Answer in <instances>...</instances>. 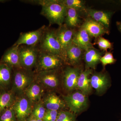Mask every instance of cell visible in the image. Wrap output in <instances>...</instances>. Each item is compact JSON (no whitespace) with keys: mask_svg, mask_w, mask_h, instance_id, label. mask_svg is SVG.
Returning <instances> with one entry per match:
<instances>
[{"mask_svg":"<svg viewBox=\"0 0 121 121\" xmlns=\"http://www.w3.org/2000/svg\"><path fill=\"white\" fill-rule=\"evenodd\" d=\"M41 101L46 109L48 110L59 112L67 107L64 99L53 91H46Z\"/></svg>","mask_w":121,"mask_h":121,"instance_id":"30bf717a","label":"cell"},{"mask_svg":"<svg viewBox=\"0 0 121 121\" xmlns=\"http://www.w3.org/2000/svg\"><path fill=\"white\" fill-rule=\"evenodd\" d=\"M1 64V62L0 61V64Z\"/></svg>","mask_w":121,"mask_h":121,"instance_id":"836d02e7","label":"cell"},{"mask_svg":"<svg viewBox=\"0 0 121 121\" xmlns=\"http://www.w3.org/2000/svg\"><path fill=\"white\" fill-rule=\"evenodd\" d=\"M97 44L101 50L107 51L108 49H112L113 44L110 41L102 37H99L97 41Z\"/></svg>","mask_w":121,"mask_h":121,"instance_id":"f1b7e54d","label":"cell"},{"mask_svg":"<svg viewBox=\"0 0 121 121\" xmlns=\"http://www.w3.org/2000/svg\"><path fill=\"white\" fill-rule=\"evenodd\" d=\"M87 13L91 18L101 24L108 29L110 27L111 19L113 12L110 11H100L94 9H86Z\"/></svg>","mask_w":121,"mask_h":121,"instance_id":"2e32d148","label":"cell"},{"mask_svg":"<svg viewBox=\"0 0 121 121\" xmlns=\"http://www.w3.org/2000/svg\"><path fill=\"white\" fill-rule=\"evenodd\" d=\"M104 51L100 52L94 47L84 51V58L86 69H95L100 62Z\"/></svg>","mask_w":121,"mask_h":121,"instance_id":"ac0fdd59","label":"cell"},{"mask_svg":"<svg viewBox=\"0 0 121 121\" xmlns=\"http://www.w3.org/2000/svg\"><path fill=\"white\" fill-rule=\"evenodd\" d=\"M66 11L67 7L59 0H47L42 7L40 14L48 20L50 25L56 24L60 26L64 23Z\"/></svg>","mask_w":121,"mask_h":121,"instance_id":"6da1fadb","label":"cell"},{"mask_svg":"<svg viewBox=\"0 0 121 121\" xmlns=\"http://www.w3.org/2000/svg\"><path fill=\"white\" fill-rule=\"evenodd\" d=\"M38 45L41 51L61 56L65 60V54L57 39L55 29L46 26Z\"/></svg>","mask_w":121,"mask_h":121,"instance_id":"3957f363","label":"cell"},{"mask_svg":"<svg viewBox=\"0 0 121 121\" xmlns=\"http://www.w3.org/2000/svg\"><path fill=\"white\" fill-rule=\"evenodd\" d=\"M21 67L28 70L35 69L39 49V45L19 46Z\"/></svg>","mask_w":121,"mask_h":121,"instance_id":"5b68a950","label":"cell"},{"mask_svg":"<svg viewBox=\"0 0 121 121\" xmlns=\"http://www.w3.org/2000/svg\"><path fill=\"white\" fill-rule=\"evenodd\" d=\"M0 61L1 64L13 69L21 67L19 46L13 45L9 48L4 52Z\"/></svg>","mask_w":121,"mask_h":121,"instance_id":"4fadbf2b","label":"cell"},{"mask_svg":"<svg viewBox=\"0 0 121 121\" xmlns=\"http://www.w3.org/2000/svg\"><path fill=\"white\" fill-rule=\"evenodd\" d=\"M81 27L86 30L91 37L99 38L104 34L109 33L108 29L91 18L86 20Z\"/></svg>","mask_w":121,"mask_h":121,"instance_id":"9a60e30c","label":"cell"},{"mask_svg":"<svg viewBox=\"0 0 121 121\" xmlns=\"http://www.w3.org/2000/svg\"><path fill=\"white\" fill-rule=\"evenodd\" d=\"M13 69L7 65L0 64V90L11 89Z\"/></svg>","mask_w":121,"mask_h":121,"instance_id":"603a6c76","label":"cell"},{"mask_svg":"<svg viewBox=\"0 0 121 121\" xmlns=\"http://www.w3.org/2000/svg\"><path fill=\"white\" fill-rule=\"evenodd\" d=\"M116 25H117L118 29L119 32H120L121 33V22L117 21V22H116Z\"/></svg>","mask_w":121,"mask_h":121,"instance_id":"d6a6232c","label":"cell"},{"mask_svg":"<svg viewBox=\"0 0 121 121\" xmlns=\"http://www.w3.org/2000/svg\"><path fill=\"white\" fill-rule=\"evenodd\" d=\"M33 105L24 94L17 95L12 106L17 121H26L30 117Z\"/></svg>","mask_w":121,"mask_h":121,"instance_id":"ba28073f","label":"cell"},{"mask_svg":"<svg viewBox=\"0 0 121 121\" xmlns=\"http://www.w3.org/2000/svg\"><path fill=\"white\" fill-rule=\"evenodd\" d=\"M64 22L66 25L71 28L77 27L80 22L78 11L75 9L67 8Z\"/></svg>","mask_w":121,"mask_h":121,"instance_id":"cb8c5ba5","label":"cell"},{"mask_svg":"<svg viewBox=\"0 0 121 121\" xmlns=\"http://www.w3.org/2000/svg\"><path fill=\"white\" fill-rule=\"evenodd\" d=\"M56 121H76L75 114L67 111H59Z\"/></svg>","mask_w":121,"mask_h":121,"instance_id":"83f0119b","label":"cell"},{"mask_svg":"<svg viewBox=\"0 0 121 121\" xmlns=\"http://www.w3.org/2000/svg\"><path fill=\"white\" fill-rule=\"evenodd\" d=\"M92 72V69H86L84 71L81 72L78 78L76 89L86 95L90 94L92 91L90 78H89Z\"/></svg>","mask_w":121,"mask_h":121,"instance_id":"ffe728a7","label":"cell"},{"mask_svg":"<svg viewBox=\"0 0 121 121\" xmlns=\"http://www.w3.org/2000/svg\"><path fill=\"white\" fill-rule=\"evenodd\" d=\"M26 121H43L42 119H36L29 117Z\"/></svg>","mask_w":121,"mask_h":121,"instance_id":"1f68e13d","label":"cell"},{"mask_svg":"<svg viewBox=\"0 0 121 121\" xmlns=\"http://www.w3.org/2000/svg\"><path fill=\"white\" fill-rule=\"evenodd\" d=\"M56 36L65 54V51L73 43L75 31L65 24L56 30Z\"/></svg>","mask_w":121,"mask_h":121,"instance_id":"7c38bea8","label":"cell"},{"mask_svg":"<svg viewBox=\"0 0 121 121\" xmlns=\"http://www.w3.org/2000/svg\"><path fill=\"white\" fill-rule=\"evenodd\" d=\"M90 82L92 88L95 89L97 94H100L104 93L107 89L109 81L106 74L95 73L91 76Z\"/></svg>","mask_w":121,"mask_h":121,"instance_id":"e0dca14e","label":"cell"},{"mask_svg":"<svg viewBox=\"0 0 121 121\" xmlns=\"http://www.w3.org/2000/svg\"><path fill=\"white\" fill-rule=\"evenodd\" d=\"M46 27L45 25H43L40 28L35 31L22 33L20 35L19 39L13 45L35 46L39 45Z\"/></svg>","mask_w":121,"mask_h":121,"instance_id":"9c48e42d","label":"cell"},{"mask_svg":"<svg viewBox=\"0 0 121 121\" xmlns=\"http://www.w3.org/2000/svg\"><path fill=\"white\" fill-rule=\"evenodd\" d=\"M17 97L11 89L0 90V114L13 106Z\"/></svg>","mask_w":121,"mask_h":121,"instance_id":"7402d4cb","label":"cell"},{"mask_svg":"<svg viewBox=\"0 0 121 121\" xmlns=\"http://www.w3.org/2000/svg\"><path fill=\"white\" fill-rule=\"evenodd\" d=\"M61 69L35 73V79L41 84L46 91H53L59 87L60 84V74L59 72Z\"/></svg>","mask_w":121,"mask_h":121,"instance_id":"8992f818","label":"cell"},{"mask_svg":"<svg viewBox=\"0 0 121 121\" xmlns=\"http://www.w3.org/2000/svg\"><path fill=\"white\" fill-rule=\"evenodd\" d=\"M0 121H17L13 106L0 114Z\"/></svg>","mask_w":121,"mask_h":121,"instance_id":"4316f807","label":"cell"},{"mask_svg":"<svg viewBox=\"0 0 121 121\" xmlns=\"http://www.w3.org/2000/svg\"><path fill=\"white\" fill-rule=\"evenodd\" d=\"M13 69L11 88L17 95L24 94L25 90L35 80L36 73L34 70L22 67Z\"/></svg>","mask_w":121,"mask_h":121,"instance_id":"7a4b0ae2","label":"cell"},{"mask_svg":"<svg viewBox=\"0 0 121 121\" xmlns=\"http://www.w3.org/2000/svg\"><path fill=\"white\" fill-rule=\"evenodd\" d=\"M81 72L78 68L70 67H67L63 71V84L67 91H72L76 89L78 78Z\"/></svg>","mask_w":121,"mask_h":121,"instance_id":"8fae6325","label":"cell"},{"mask_svg":"<svg viewBox=\"0 0 121 121\" xmlns=\"http://www.w3.org/2000/svg\"><path fill=\"white\" fill-rule=\"evenodd\" d=\"M83 51L80 47L72 43L65 51V60L66 64L75 65L78 63L82 56Z\"/></svg>","mask_w":121,"mask_h":121,"instance_id":"d6986e66","label":"cell"},{"mask_svg":"<svg viewBox=\"0 0 121 121\" xmlns=\"http://www.w3.org/2000/svg\"><path fill=\"white\" fill-rule=\"evenodd\" d=\"M116 60L111 52L107 51L105 55L101 58L100 62L102 63L103 66L105 67L106 65L108 64L114 63Z\"/></svg>","mask_w":121,"mask_h":121,"instance_id":"f546056e","label":"cell"},{"mask_svg":"<svg viewBox=\"0 0 121 121\" xmlns=\"http://www.w3.org/2000/svg\"><path fill=\"white\" fill-rule=\"evenodd\" d=\"M46 109L42 101L34 104L33 106L32 110L30 117L36 119H43Z\"/></svg>","mask_w":121,"mask_h":121,"instance_id":"d4e9b609","label":"cell"},{"mask_svg":"<svg viewBox=\"0 0 121 121\" xmlns=\"http://www.w3.org/2000/svg\"><path fill=\"white\" fill-rule=\"evenodd\" d=\"M61 4L67 8L75 9L81 11L85 9V1L82 0H59Z\"/></svg>","mask_w":121,"mask_h":121,"instance_id":"484cf974","label":"cell"},{"mask_svg":"<svg viewBox=\"0 0 121 121\" xmlns=\"http://www.w3.org/2000/svg\"><path fill=\"white\" fill-rule=\"evenodd\" d=\"M91 37L86 30L81 27L78 32H75L73 43L85 51L89 48L93 47Z\"/></svg>","mask_w":121,"mask_h":121,"instance_id":"44dd1931","label":"cell"},{"mask_svg":"<svg viewBox=\"0 0 121 121\" xmlns=\"http://www.w3.org/2000/svg\"><path fill=\"white\" fill-rule=\"evenodd\" d=\"M61 56L50 54L40 50L34 71L36 73L62 69L66 64Z\"/></svg>","mask_w":121,"mask_h":121,"instance_id":"277c9868","label":"cell"},{"mask_svg":"<svg viewBox=\"0 0 121 121\" xmlns=\"http://www.w3.org/2000/svg\"><path fill=\"white\" fill-rule=\"evenodd\" d=\"M59 111L47 110L43 118V121H56Z\"/></svg>","mask_w":121,"mask_h":121,"instance_id":"4dcf8cb0","label":"cell"},{"mask_svg":"<svg viewBox=\"0 0 121 121\" xmlns=\"http://www.w3.org/2000/svg\"><path fill=\"white\" fill-rule=\"evenodd\" d=\"M45 92V89L35 79L23 94L34 105L41 101Z\"/></svg>","mask_w":121,"mask_h":121,"instance_id":"5bb4252c","label":"cell"},{"mask_svg":"<svg viewBox=\"0 0 121 121\" xmlns=\"http://www.w3.org/2000/svg\"><path fill=\"white\" fill-rule=\"evenodd\" d=\"M62 97L67 107L74 113L80 112L87 107V98L81 91H76Z\"/></svg>","mask_w":121,"mask_h":121,"instance_id":"52a82bcc","label":"cell"}]
</instances>
